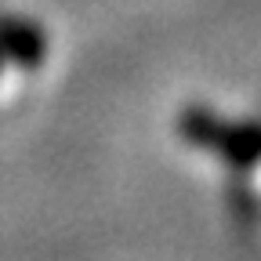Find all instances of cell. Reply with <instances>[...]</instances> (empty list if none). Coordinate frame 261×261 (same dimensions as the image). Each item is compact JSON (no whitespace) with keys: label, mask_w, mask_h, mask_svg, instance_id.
I'll return each instance as SVG.
<instances>
[{"label":"cell","mask_w":261,"mask_h":261,"mask_svg":"<svg viewBox=\"0 0 261 261\" xmlns=\"http://www.w3.org/2000/svg\"><path fill=\"white\" fill-rule=\"evenodd\" d=\"M44 51H47V40L40 25L22 18H0V55H11L22 65H40Z\"/></svg>","instance_id":"cell-2"},{"label":"cell","mask_w":261,"mask_h":261,"mask_svg":"<svg viewBox=\"0 0 261 261\" xmlns=\"http://www.w3.org/2000/svg\"><path fill=\"white\" fill-rule=\"evenodd\" d=\"M178 130H181V138H189L200 149L218 152L232 167H250V163L261 160V123H225L211 109L192 106L178 116Z\"/></svg>","instance_id":"cell-1"}]
</instances>
